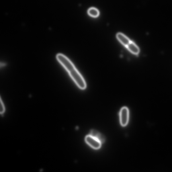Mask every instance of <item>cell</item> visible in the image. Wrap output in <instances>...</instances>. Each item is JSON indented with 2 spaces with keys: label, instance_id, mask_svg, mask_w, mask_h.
Returning a JSON list of instances; mask_svg holds the SVG:
<instances>
[{
  "label": "cell",
  "instance_id": "3957f363",
  "mask_svg": "<svg viewBox=\"0 0 172 172\" xmlns=\"http://www.w3.org/2000/svg\"><path fill=\"white\" fill-rule=\"evenodd\" d=\"M85 140L88 145L93 149H99L101 146V143L98 140L90 135L86 136Z\"/></svg>",
  "mask_w": 172,
  "mask_h": 172
},
{
  "label": "cell",
  "instance_id": "ba28073f",
  "mask_svg": "<svg viewBox=\"0 0 172 172\" xmlns=\"http://www.w3.org/2000/svg\"><path fill=\"white\" fill-rule=\"evenodd\" d=\"M6 108L4 103L1 97V114L2 115H3L5 112Z\"/></svg>",
  "mask_w": 172,
  "mask_h": 172
},
{
  "label": "cell",
  "instance_id": "5b68a950",
  "mask_svg": "<svg viewBox=\"0 0 172 172\" xmlns=\"http://www.w3.org/2000/svg\"><path fill=\"white\" fill-rule=\"evenodd\" d=\"M131 53L135 55H138L140 50L139 47L133 41H131L126 48Z\"/></svg>",
  "mask_w": 172,
  "mask_h": 172
},
{
  "label": "cell",
  "instance_id": "6da1fadb",
  "mask_svg": "<svg viewBox=\"0 0 172 172\" xmlns=\"http://www.w3.org/2000/svg\"><path fill=\"white\" fill-rule=\"evenodd\" d=\"M57 61L65 70L77 87L81 90H84L87 84L84 78L69 58L62 53L57 54Z\"/></svg>",
  "mask_w": 172,
  "mask_h": 172
},
{
  "label": "cell",
  "instance_id": "52a82bcc",
  "mask_svg": "<svg viewBox=\"0 0 172 172\" xmlns=\"http://www.w3.org/2000/svg\"><path fill=\"white\" fill-rule=\"evenodd\" d=\"M88 14L92 17H96L99 15V12L97 9L95 8H91L88 10Z\"/></svg>",
  "mask_w": 172,
  "mask_h": 172
},
{
  "label": "cell",
  "instance_id": "8992f818",
  "mask_svg": "<svg viewBox=\"0 0 172 172\" xmlns=\"http://www.w3.org/2000/svg\"><path fill=\"white\" fill-rule=\"evenodd\" d=\"M89 135L98 140L101 144L104 143L105 141V140L104 136L96 130H91Z\"/></svg>",
  "mask_w": 172,
  "mask_h": 172
},
{
  "label": "cell",
  "instance_id": "277c9868",
  "mask_svg": "<svg viewBox=\"0 0 172 172\" xmlns=\"http://www.w3.org/2000/svg\"><path fill=\"white\" fill-rule=\"evenodd\" d=\"M116 37L121 44L126 48L131 41L127 37L121 33H117L116 35Z\"/></svg>",
  "mask_w": 172,
  "mask_h": 172
},
{
  "label": "cell",
  "instance_id": "7a4b0ae2",
  "mask_svg": "<svg viewBox=\"0 0 172 172\" xmlns=\"http://www.w3.org/2000/svg\"><path fill=\"white\" fill-rule=\"evenodd\" d=\"M120 123L122 126L123 127L127 126L129 119V110L127 107H123L120 112Z\"/></svg>",
  "mask_w": 172,
  "mask_h": 172
}]
</instances>
